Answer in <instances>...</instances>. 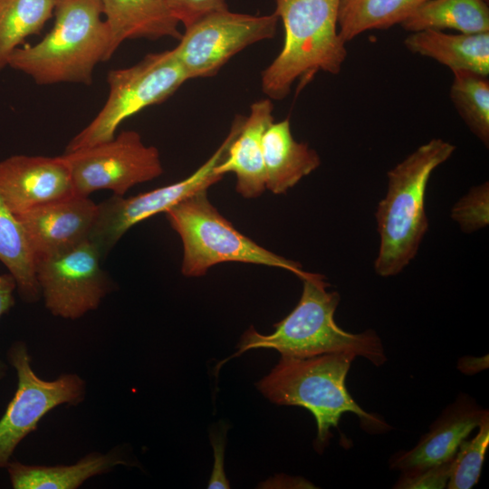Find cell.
Masks as SVG:
<instances>
[{
	"label": "cell",
	"instance_id": "1f68e13d",
	"mask_svg": "<svg viewBox=\"0 0 489 489\" xmlns=\"http://www.w3.org/2000/svg\"><path fill=\"white\" fill-rule=\"evenodd\" d=\"M481 358L463 357L458 363V369L466 374H474L485 368L488 365V357L479 362Z\"/></svg>",
	"mask_w": 489,
	"mask_h": 489
},
{
	"label": "cell",
	"instance_id": "4316f807",
	"mask_svg": "<svg viewBox=\"0 0 489 489\" xmlns=\"http://www.w3.org/2000/svg\"><path fill=\"white\" fill-rule=\"evenodd\" d=\"M451 217L465 233L480 230L489 223V185L475 186L453 206Z\"/></svg>",
	"mask_w": 489,
	"mask_h": 489
},
{
	"label": "cell",
	"instance_id": "9a60e30c",
	"mask_svg": "<svg viewBox=\"0 0 489 489\" xmlns=\"http://www.w3.org/2000/svg\"><path fill=\"white\" fill-rule=\"evenodd\" d=\"M487 413L472 398L461 394L443 410L414 447L391 456L390 468L406 472L452 459L460 444L479 427Z\"/></svg>",
	"mask_w": 489,
	"mask_h": 489
},
{
	"label": "cell",
	"instance_id": "44dd1931",
	"mask_svg": "<svg viewBox=\"0 0 489 489\" xmlns=\"http://www.w3.org/2000/svg\"><path fill=\"white\" fill-rule=\"evenodd\" d=\"M488 3V0H428L400 24L410 33L427 29L489 33Z\"/></svg>",
	"mask_w": 489,
	"mask_h": 489
},
{
	"label": "cell",
	"instance_id": "9c48e42d",
	"mask_svg": "<svg viewBox=\"0 0 489 489\" xmlns=\"http://www.w3.org/2000/svg\"><path fill=\"white\" fill-rule=\"evenodd\" d=\"M63 157L74 193L82 197L101 189L122 197L135 185L163 173L158 149L145 145L135 130H123L108 141L64 152Z\"/></svg>",
	"mask_w": 489,
	"mask_h": 489
},
{
	"label": "cell",
	"instance_id": "2e32d148",
	"mask_svg": "<svg viewBox=\"0 0 489 489\" xmlns=\"http://www.w3.org/2000/svg\"><path fill=\"white\" fill-rule=\"evenodd\" d=\"M273 111L269 98L254 102L223 160L216 167L219 175H235L236 191L246 198L257 197L266 189L263 136L274 121Z\"/></svg>",
	"mask_w": 489,
	"mask_h": 489
},
{
	"label": "cell",
	"instance_id": "603a6c76",
	"mask_svg": "<svg viewBox=\"0 0 489 489\" xmlns=\"http://www.w3.org/2000/svg\"><path fill=\"white\" fill-rule=\"evenodd\" d=\"M428 0H340L338 32L346 43L373 29L401 24Z\"/></svg>",
	"mask_w": 489,
	"mask_h": 489
},
{
	"label": "cell",
	"instance_id": "484cf974",
	"mask_svg": "<svg viewBox=\"0 0 489 489\" xmlns=\"http://www.w3.org/2000/svg\"><path fill=\"white\" fill-rule=\"evenodd\" d=\"M478 427L477 434L470 440L465 439L455 454L446 488L470 489L477 484L489 446L488 413Z\"/></svg>",
	"mask_w": 489,
	"mask_h": 489
},
{
	"label": "cell",
	"instance_id": "3957f363",
	"mask_svg": "<svg viewBox=\"0 0 489 489\" xmlns=\"http://www.w3.org/2000/svg\"><path fill=\"white\" fill-rule=\"evenodd\" d=\"M302 292L295 308L269 335L258 333L250 327L242 336L235 356L258 348L274 349L281 355L308 358L326 353H349L363 357L375 366L387 361L382 341L377 332L345 331L337 325L334 313L340 296L328 292L329 283L320 273H307L301 278Z\"/></svg>",
	"mask_w": 489,
	"mask_h": 489
},
{
	"label": "cell",
	"instance_id": "277c9868",
	"mask_svg": "<svg viewBox=\"0 0 489 489\" xmlns=\"http://www.w3.org/2000/svg\"><path fill=\"white\" fill-rule=\"evenodd\" d=\"M455 149L453 144L433 139L388 172V191L375 214L380 237L374 263L378 275H396L416 256L428 230L425 197L429 178Z\"/></svg>",
	"mask_w": 489,
	"mask_h": 489
},
{
	"label": "cell",
	"instance_id": "d4e9b609",
	"mask_svg": "<svg viewBox=\"0 0 489 489\" xmlns=\"http://www.w3.org/2000/svg\"><path fill=\"white\" fill-rule=\"evenodd\" d=\"M450 98L470 130L489 144V81L470 71H453Z\"/></svg>",
	"mask_w": 489,
	"mask_h": 489
},
{
	"label": "cell",
	"instance_id": "4dcf8cb0",
	"mask_svg": "<svg viewBox=\"0 0 489 489\" xmlns=\"http://www.w3.org/2000/svg\"><path fill=\"white\" fill-rule=\"evenodd\" d=\"M15 288L16 283L11 273H0V317L14 306Z\"/></svg>",
	"mask_w": 489,
	"mask_h": 489
},
{
	"label": "cell",
	"instance_id": "d6a6232c",
	"mask_svg": "<svg viewBox=\"0 0 489 489\" xmlns=\"http://www.w3.org/2000/svg\"><path fill=\"white\" fill-rule=\"evenodd\" d=\"M6 372V365L0 360V379H3Z\"/></svg>",
	"mask_w": 489,
	"mask_h": 489
},
{
	"label": "cell",
	"instance_id": "f546056e",
	"mask_svg": "<svg viewBox=\"0 0 489 489\" xmlns=\"http://www.w3.org/2000/svg\"><path fill=\"white\" fill-rule=\"evenodd\" d=\"M212 445L215 453V465L213 473L208 483V488H229V483L225 478L223 468L224 440L214 436Z\"/></svg>",
	"mask_w": 489,
	"mask_h": 489
},
{
	"label": "cell",
	"instance_id": "4fadbf2b",
	"mask_svg": "<svg viewBox=\"0 0 489 489\" xmlns=\"http://www.w3.org/2000/svg\"><path fill=\"white\" fill-rule=\"evenodd\" d=\"M74 194L63 155H14L0 162V197L15 215Z\"/></svg>",
	"mask_w": 489,
	"mask_h": 489
},
{
	"label": "cell",
	"instance_id": "cb8c5ba5",
	"mask_svg": "<svg viewBox=\"0 0 489 489\" xmlns=\"http://www.w3.org/2000/svg\"><path fill=\"white\" fill-rule=\"evenodd\" d=\"M55 4L56 0H0V72L27 37L42 31Z\"/></svg>",
	"mask_w": 489,
	"mask_h": 489
},
{
	"label": "cell",
	"instance_id": "5b68a950",
	"mask_svg": "<svg viewBox=\"0 0 489 489\" xmlns=\"http://www.w3.org/2000/svg\"><path fill=\"white\" fill-rule=\"evenodd\" d=\"M340 0H275L284 42L262 72L263 92L283 100L296 80L307 82L318 72L338 74L347 56L338 32Z\"/></svg>",
	"mask_w": 489,
	"mask_h": 489
},
{
	"label": "cell",
	"instance_id": "83f0119b",
	"mask_svg": "<svg viewBox=\"0 0 489 489\" xmlns=\"http://www.w3.org/2000/svg\"><path fill=\"white\" fill-rule=\"evenodd\" d=\"M452 459L440 465L401 472L394 488H445L449 479Z\"/></svg>",
	"mask_w": 489,
	"mask_h": 489
},
{
	"label": "cell",
	"instance_id": "ffe728a7",
	"mask_svg": "<svg viewBox=\"0 0 489 489\" xmlns=\"http://www.w3.org/2000/svg\"><path fill=\"white\" fill-rule=\"evenodd\" d=\"M118 465L128 464L113 451L106 455L92 453L70 465H29L10 461L5 468L14 489H76L87 479Z\"/></svg>",
	"mask_w": 489,
	"mask_h": 489
},
{
	"label": "cell",
	"instance_id": "f1b7e54d",
	"mask_svg": "<svg viewBox=\"0 0 489 489\" xmlns=\"http://www.w3.org/2000/svg\"><path fill=\"white\" fill-rule=\"evenodd\" d=\"M166 1L174 16L185 27L211 13L228 9L225 0Z\"/></svg>",
	"mask_w": 489,
	"mask_h": 489
},
{
	"label": "cell",
	"instance_id": "7c38bea8",
	"mask_svg": "<svg viewBox=\"0 0 489 489\" xmlns=\"http://www.w3.org/2000/svg\"><path fill=\"white\" fill-rule=\"evenodd\" d=\"M101 259L90 240L35 259L41 295L52 314L75 320L98 308L110 290Z\"/></svg>",
	"mask_w": 489,
	"mask_h": 489
},
{
	"label": "cell",
	"instance_id": "8fae6325",
	"mask_svg": "<svg viewBox=\"0 0 489 489\" xmlns=\"http://www.w3.org/2000/svg\"><path fill=\"white\" fill-rule=\"evenodd\" d=\"M7 358L17 375V388L0 418V467H5L19 443L37 427L38 422L53 408L75 406L84 398L85 383L76 374H64L47 381L31 367L26 345L14 343Z\"/></svg>",
	"mask_w": 489,
	"mask_h": 489
},
{
	"label": "cell",
	"instance_id": "6da1fadb",
	"mask_svg": "<svg viewBox=\"0 0 489 489\" xmlns=\"http://www.w3.org/2000/svg\"><path fill=\"white\" fill-rule=\"evenodd\" d=\"M52 29L14 51L8 66L36 84L92 83L93 71L114 54L101 0H56Z\"/></svg>",
	"mask_w": 489,
	"mask_h": 489
},
{
	"label": "cell",
	"instance_id": "d6986e66",
	"mask_svg": "<svg viewBox=\"0 0 489 489\" xmlns=\"http://www.w3.org/2000/svg\"><path fill=\"white\" fill-rule=\"evenodd\" d=\"M404 43L411 53L432 58L452 72L489 74V33L455 34L427 29L410 33Z\"/></svg>",
	"mask_w": 489,
	"mask_h": 489
},
{
	"label": "cell",
	"instance_id": "e0dca14e",
	"mask_svg": "<svg viewBox=\"0 0 489 489\" xmlns=\"http://www.w3.org/2000/svg\"><path fill=\"white\" fill-rule=\"evenodd\" d=\"M113 53L126 40H179V22L166 0H101Z\"/></svg>",
	"mask_w": 489,
	"mask_h": 489
},
{
	"label": "cell",
	"instance_id": "7402d4cb",
	"mask_svg": "<svg viewBox=\"0 0 489 489\" xmlns=\"http://www.w3.org/2000/svg\"><path fill=\"white\" fill-rule=\"evenodd\" d=\"M0 261L13 275L21 298L34 302L41 296L35 256L25 230L0 197Z\"/></svg>",
	"mask_w": 489,
	"mask_h": 489
},
{
	"label": "cell",
	"instance_id": "5bb4252c",
	"mask_svg": "<svg viewBox=\"0 0 489 489\" xmlns=\"http://www.w3.org/2000/svg\"><path fill=\"white\" fill-rule=\"evenodd\" d=\"M96 214L97 204L74 194L16 216L36 259L89 240Z\"/></svg>",
	"mask_w": 489,
	"mask_h": 489
},
{
	"label": "cell",
	"instance_id": "30bf717a",
	"mask_svg": "<svg viewBox=\"0 0 489 489\" xmlns=\"http://www.w3.org/2000/svg\"><path fill=\"white\" fill-rule=\"evenodd\" d=\"M279 18L230 12L211 13L185 27L172 51L188 80L212 77L234 55L255 43L274 37Z\"/></svg>",
	"mask_w": 489,
	"mask_h": 489
},
{
	"label": "cell",
	"instance_id": "52a82bcc",
	"mask_svg": "<svg viewBox=\"0 0 489 489\" xmlns=\"http://www.w3.org/2000/svg\"><path fill=\"white\" fill-rule=\"evenodd\" d=\"M188 80L172 50L149 53L136 64L108 72L109 95L94 119L68 143L72 152L113 139L120 125L162 103Z\"/></svg>",
	"mask_w": 489,
	"mask_h": 489
},
{
	"label": "cell",
	"instance_id": "ac0fdd59",
	"mask_svg": "<svg viewBox=\"0 0 489 489\" xmlns=\"http://www.w3.org/2000/svg\"><path fill=\"white\" fill-rule=\"evenodd\" d=\"M265 187L272 193L285 194L321 164L316 150L296 141L289 119L272 122L263 136Z\"/></svg>",
	"mask_w": 489,
	"mask_h": 489
},
{
	"label": "cell",
	"instance_id": "ba28073f",
	"mask_svg": "<svg viewBox=\"0 0 489 489\" xmlns=\"http://www.w3.org/2000/svg\"><path fill=\"white\" fill-rule=\"evenodd\" d=\"M244 120L241 115L235 117L221 145L187 177L134 197L112 195L97 204L96 218L89 240L98 248L102 258L133 225L158 213H166L187 197L221 180L224 176L216 172V167L223 160Z\"/></svg>",
	"mask_w": 489,
	"mask_h": 489
},
{
	"label": "cell",
	"instance_id": "8992f818",
	"mask_svg": "<svg viewBox=\"0 0 489 489\" xmlns=\"http://www.w3.org/2000/svg\"><path fill=\"white\" fill-rule=\"evenodd\" d=\"M200 190L165 214L183 244L182 273L202 276L209 268L225 262L262 264L285 269L300 278L308 272L294 261L259 245L226 220Z\"/></svg>",
	"mask_w": 489,
	"mask_h": 489
},
{
	"label": "cell",
	"instance_id": "7a4b0ae2",
	"mask_svg": "<svg viewBox=\"0 0 489 489\" xmlns=\"http://www.w3.org/2000/svg\"><path fill=\"white\" fill-rule=\"evenodd\" d=\"M356 357L349 353H326L308 358L281 356L279 363L256 385L277 405L307 408L315 417L314 448L321 453L338 427L341 416L355 414L363 429L383 433L391 427L375 414L363 410L347 389L345 380Z\"/></svg>",
	"mask_w": 489,
	"mask_h": 489
}]
</instances>
